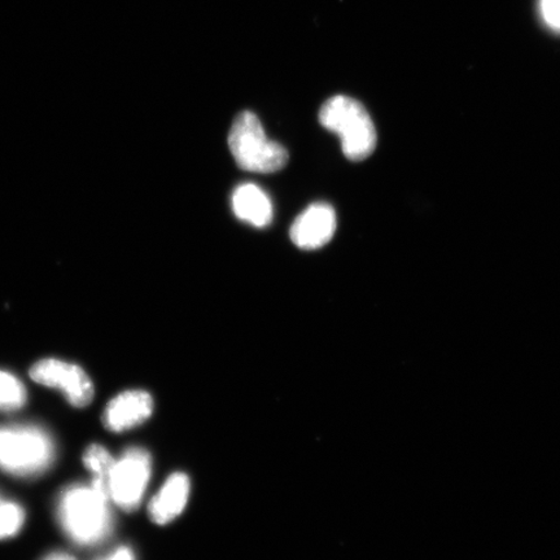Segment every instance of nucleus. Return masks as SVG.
Here are the masks:
<instances>
[{
    "instance_id": "f257e3e1",
    "label": "nucleus",
    "mask_w": 560,
    "mask_h": 560,
    "mask_svg": "<svg viewBox=\"0 0 560 560\" xmlns=\"http://www.w3.org/2000/svg\"><path fill=\"white\" fill-rule=\"evenodd\" d=\"M108 497L93 486H72L61 493L58 516L67 536L81 546L101 544L114 527Z\"/></svg>"
},
{
    "instance_id": "f03ea898",
    "label": "nucleus",
    "mask_w": 560,
    "mask_h": 560,
    "mask_svg": "<svg viewBox=\"0 0 560 560\" xmlns=\"http://www.w3.org/2000/svg\"><path fill=\"white\" fill-rule=\"evenodd\" d=\"M319 122L338 135L350 161H363L375 151L376 130L363 104L346 95L328 100L319 110Z\"/></svg>"
},
{
    "instance_id": "7ed1b4c3",
    "label": "nucleus",
    "mask_w": 560,
    "mask_h": 560,
    "mask_svg": "<svg viewBox=\"0 0 560 560\" xmlns=\"http://www.w3.org/2000/svg\"><path fill=\"white\" fill-rule=\"evenodd\" d=\"M54 458V441L40 427L0 425V468L3 471L30 478L46 471Z\"/></svg>"
},
{
    "instance_id": "20e7f679",
    "label": "nucleus",
    "mask_w": 560,
    "mask_h": 560,
    "mask_svg": "<svg viewBox=\"0 0 560 560\" xmlns=\"http://www.w3.org/2000/svg\"><path fill=\"white\" fill-rule=\"evenodd\" d=\"M229 147L243 171L276 173L289 163V152L282 144L266 137L264 126L252 112L237 115L229 132Z\"/></svg>"
},
{
    "instance_id": "39448f33",
    "label": "nucleus",
    "mask_w": 560,
    "mask_h": 560,
    "mask_svg": "<svg viewBox=\"0 0 560 560\" xmlns=\"http://www.w3.org/2000/svg\"><path fill=\"white\" fill-rule=\"evenodd\" d=\"M152 462L142 447H130L116 459L109 479V495L117 508L135 511L143 500L151 478Z\"/></svg>"
},
{
    "instance_id": "423d86ee",
    "label": "nucleus",
    "mask_w": 560,
    "mask_h": 560,
    "mask_svg": "<svg viewBox=\"0 0 560 560\" xmlns=\"http://www.w3.org/2000/svg\"><path fill=\"white\" fill-rule=\"evenodd\" d=\"M31 377L35 383L62 390L74 408H86L93 401L94 384L86 371L74 363L42 360L31 369Z\"/></svg>"
},
{
    "instance_id": "0eeeda50",
    "label": "nucleus",
    "mask_w": 560,
    "mask_h": 560,
    "mask_svg": "<svg viewBox=\"0 0 560 560\" xmlns=\"http://www.w3.org/2000/svg\"><path fill=\"white\" fill-rule=\"evenodd\" d=\"M336 225L335 209L326 202H315L292 223L291 241L301 249L322 248L332 240Z\"/></svg>"
},
{
    "instance_id": "6e6552de",
    "label": "nucleus",
    "mask_w": 560,
    "mask_h": 560,
    "mask_svg": "<svg viewBox=\"0 0 560 560\" xmlns=\"http://www.w3.org/2000/svg\"><path fill=\"white\" fill-rule=\"evenodd\" d=\"M153 412V398L145 390L122 392L103 412V423L110 432H124L145 422Z\"/></svg>"
},
{
    "instance_id": "1a4fd4ad",
    "label": "nucleus",
    "mask_w": 560,
    "mask_h": 560,
    "mask_svg": "<svg viewBox=\"0 0 560 560\" xmlns=\"http://www.w3.org/2000/svg\"><path fill=\"white\" fill-rule=\"evenodd\" d=\"M190 489V479L186 474L171 475L150 503L151 521L159 525H165L177 520L187 505Z\"/></svg>"
},
{
    "instance_id": "9d476101",
    "label": "nucleus",
    "mask_w": 560,
    "mask_h": 560,
    "mask_svg": "<svg viewBox=\"0 0 560 560\" xmlns=\"http://www.w3.org/2000/svg\"><path fill=\"white\" fill-rule=\"evenodd\" d=\"M233 210L237 219L249 225L262 229L272 221L271 200L261 187L244 184L233 194Z\"/></svg>"
},
{
    "instance_id": "9b49d317",
    "label": "nucleus",
    "mask_w": 560,
    "mask_h": 560,
    "mask_svg": "<svg viewBox=\"0 0 560 560\" xmlns=\"http://www.w3.org/2000/svg\"><path fill=\"white\" fill-rule=\"evenodd\" d=\"M83 464L94 474V479L91 481L96 490L108 497L109 495V479L112 470H114L116 459L112 457L110 453L102 445H90L83 454Z\"/></svg>"
},
{
    "instance_id": "f8f14e48",
    "label": "nucleus",
    "mask_w": 560,
    "mask_h": 560,
    "mask_svg": "<svg viewBox=\"0 0 560 560\" xmlns=\"http://www.w3.org/2000/svg\"><path fill=\"white\" fill-rule=\"evenodd\" d=\"M23 382L7 371L0 370V411H16L26 402Z\"/></svg>"
},
{
    "instance_id": "ddd939ff",
    "label": "nucleus",
    "mask_w": 560,
    "mask_h": 560,
    "mask_svg": "<svg viewBox=\"0 0 560 560\" xmlns=\"http://www.w3.org/2000/svg\"><path fill=\"white\" fill-rule=\"evenodd\" d=\"M24 521V510L18 503L0 502V540L18 535Z\"/></svg>"
},
{
    "instance_id": "4468645a",
    "label": "nucleus",
    "mask_w": 560,
    "mask_h": 560,
    "mask_svg": "<svg viewBox=\"0 0 560 560\" xmlns=\"http://www.w3.org/2000/svg\"><path fill=\"white\" fill-rule=\"evenodd\" d=\"M544 23L551 31L560 32V0H540Z\"/></svg>"
},
{
    "instance_id": "2eb2a0df",
    "label": "nucleus",
    "mask_w": 560,
    "mask_h": 560,
    "mask_svg": "<svg viewBox=\"0 0 560 560\" xmlns=\"http://www.w3.org/2000/svg\"><path fill=\"white\" fill-rule=\"evenodd\" d=\"M97 560H136V557L135 552H132L128 546H120V548L112 551L110 555Z\"/></svg>"
},
{
    "instance_id": "dca6fc26",
    "label": "nucleus",
    "mask_w": 560,
    "mask_h": 560,
    "mask_svg": "<svg viewBox=\"0 0 560 560\" xmlns=\"http://www.w3.org/2000/svg\"><path fill=\"white\" fill-rule=\"evenodd\" d=\"M44 560H75V558L68 555V552L56 551L48 555Z\"/></svg>"
}]
</instances>
